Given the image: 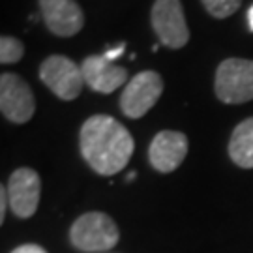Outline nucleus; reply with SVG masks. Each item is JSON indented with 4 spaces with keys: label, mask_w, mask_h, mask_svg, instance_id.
Listing matches in <instances>:
<instances>
[{
    "label": "nucleus",
    "mask_w": 253,
    "mask_h": 253,
    "mask_svg": "<svg viewBox=\"0 0 253 253\" xmlns=\"http://www.w3.org/2000/svg\"><path fill=\"white\" fill-rule=\"evenodd\" d=\"M150 19L156 36L165 47L182 49L190 42V28L180 0H156Z\"/></svg>",
    "instance_id": "5"
},
{
    "label": "nucleus",
    "mask_w": 253,
    "mask_h": 253,
    "mask_svg": "<svg viewBox=\"0 0 253 253\" xmlns=\"http://www.w3.org/2000/svg\"><path fill=\"white\" fill-rule=\"evenodd\" d=\"M0 111L13 124H25L36 113L34 92L15 73L0 75Z\"/></svg>",
    "instance_id": "7"
},
{
    "label": "nucleus",
    "mask_w": 253,
    "mask_h": 253,
    "mask_svg": "<svg viewBox=\"0 0 253 253\" xmlns=\"http://www.w3.org/2000/svg\"><path fill=\"white\" fill-rule=\"evenodd\" d=\"M42 17L54 36L72 38L84 25L83 8L75 0H40Z\"/></svg>",
    "instance_id": "10"
},
{
    "label": "nucleus",
    "mask_w": 253,
    "mask_h": 253,
    "mask_svg": "<svg viewBox=\"0 0 253 253\" xmlns=\"http://www.w3.org/2000/svg\"><path fill=\"white\" fill-rule=\"evenodd\" d=\"M248 23H250V28H252V32H253V6L250 8V11H248Z\"/></svg>",
    "instance_id": "18"
},
{
    "label": "nucleus",
    "mask_w": 253,
    "mask_h": 253,
    "mask_svg": "<svg viewBox=\"0 0 253 253\" xmlns=\"http://www.w3.org/2000/svg\"><path fill=\"white\" fill-rule=\"evenodd\" d=\"M8 203H9V199H8V190L2 186L0 188V223L6 219V210H8Z\"/></svg>",
    "instance_id": "15"
},
{
    "label": "nucleus",
    "mask_w": 253,
    "mask_h": 253,
    "mask_svg": "<svg viewBox=\"0 0 253 253\" xmlns=\"http://www.w3.org/2000/svg\"><path fill=\"white\" fill-rule=\"evenodd\" d=\"M124 51H126V43H120V45L115 47V49H109L103 56H105L107 60H111V62H113V60H117L118 56H122V54H124Z\"/></svg>",
    "instance_id": "17"
},
{
    "label": "nucleus",
    "mask_w": 253,
    "mask_h": 253,
    "mask_svg": "<svg viewBox=\"0 0 253 253\" xmlns=\"http://www.w3.org/2000/svg\"><path fill=\"white\" fill-rule=\"evenodd\" d=\"M11 253H47V252L38 244H23L19 246V248H15Z\"/></svg>",
    "instance_id": "16"
},
{
    "label": "nucleus",
    "mask_w": 253,
    "mask_h": 253,
    "mask_svg": "<svg viewBox=\"0 0 253 253\" xmlns=\"http://www.w3.org/2000/svg\"><path fill=\"white\" fill-rule=\"evenodd\" d=\"M25 45L23 42L13 36L0 38V62L2 64H15L23 58Z\"/></svg>",
    "instance_id": "13"
},
{
    "label": "nucleus",
    "mask_w": 253,
    "mask_h": 253,
    "mask_svg": "<svg viewBox=\"0 0 253 253\" xmlns=\"http://www.w3.org/2000/svg\"><path fill=\"white\" fill-rule=\"evenodd\" d=\"M79 148L83 160L94 172L113 176L131 160L135 148L133 137L117 118L109 115H94L81 126Z\"/></svg>",
    "instance_id": "1"
},
{
    "label": "nucleus",
    "mask_w": 253,
    "mask_h": 253,
    "mask_svg": "<svg viewBox=\"0 0 253 253\" xmlns=\"http://www.w3.org/2000/svg\"><path fill=\"white\" fill-rule=\"evenodd\" d=\"M42 193L40 174L30 167H21L11 172L8 180V199L11 212L21 219H28L36 214Z\"/></svg>",
    "instance_id": "8"
},
{
    "label": "nucleus",
    "mask_w": 253,
    "mask_h": 253,
    "mask_svg": "<svg viewBox=\"0 0 253 253\" xmlns=\"http://www.w3.org/2000/svg\"><path fill=\"white\" fill-rule=\"evenodd\" d=\"M214 92L223 103H246L253 100V60L227 58L217 66Z\"/></svg>",
    "instance_id": "3"
},
{
    "label": "nucleus",
    "mask_w": 253,
    "mask_h": 253,
    "mask_svg": "<svg viewBox=\"0 0 253 253\" xmlns=\"http://www.w3.org/2000/svg\"><path fill=\"white\" fill-rule=\"evenodd\" d=\"M203 6L212 17L227 19L242 6V0H201Z\"/></svg>",
    "instance_id": "14"
},
{
    "label": "nucleus",
    "mask_w": 253,
    "mask_h": 253,
    "mask_svg": "<svg viewBox=\"0 0 253 253\" xmlns=\"http://www.w3.org/2000/svg\"><path fill=\"white\" fill-rule=\"evenodd\" d=\"M118 227L103 212H86L73 221L70 242L83 253L109 252L118 244Z\"/></svg>",
    "instance_id": "2"
},
{
    "label": "nucleus",
    "mask_w": 253,
    "mask_h": 253,
    "mask_svg": "<svg viewBox=\"0 0 253 253\" xmlns=\"http://www.w3.org/2000/svg\"><path fill=\"white\" fill-rule=\"evenodd\" d=\"M84 84L100 94H111L127 83V70L107 60L103 54H90L81 64Z\"/></svg>",
    "instance_id": "11"
},
{
    "label": "nucleus",
    "mask_w": 253,
    "mask_h": 253,
    "mask_svg": "<svg viewBox=\"0 0 253 253\" xmlns=\"http://www.w3.org/2000/svg\"><path fill=\"white\" fill-rule=\"evenodd\" d=\"M163 92V79L158 72L146 70L131 77L120 96V109L127 118H141L156 105Z\"/></svg>",
    "instance_id": "6"
},
{
    "label": "nucleus",
    "mask_w": 253,
    "mask_h": 253,
    "mask_svg": "<svg viewBox=\"0 0 253 253\" xmlns=\"http://www.w3.org/2000/svg\"><path fill=\"white\" fill-rule=\"evenodd\" d=\"M40 79L54 96L64 101L75 100L83 90L84 77L81 66L62 54H51L40 66Z\"/></svg>",
    "instance_id": "4"
},
{
    "label": "nucleus",
    "mask_w": 253,
    "mask_h": 253,
    "mask_svg": "<svg viewBox=\"0 0 253 253\" xmlns=\"http://www.w3.org/2000/svg\"><path fill=\"white\" fill-rule=\"evenodd\" d=\"M188 137L182 131H172V129H163L152 139L148 146V160L150 165L158 172H172L178 169L182 162L188 156Z\"/></svg>",
    "instance_id": "9"
},
{
    "label": "nucleus",
    "mask_w": 253,
    "mask_h": 253,
    "mask_svg": "<svg viewBox=\"0 0 253 253\" xmlns=\"http://www.w3.org/2000/svg\"><path fill=\"white\" fill-rule=\"evenodd\" d=\"M229 158L242 169H253V117L242 120L233 129Z\"/></svg>",
    "instance_id": "12"
}]
</instances>
